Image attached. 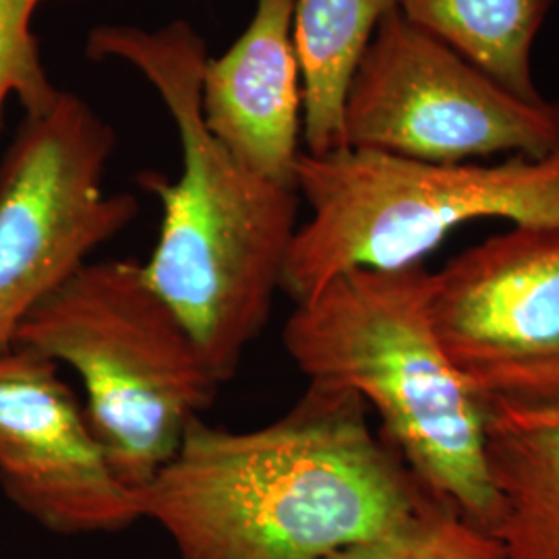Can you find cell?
<instances>
[{
    "label": "cell",
    "instance_id": "1",
    "mask_svg": "<svg viewBox=\"0 0 559 559\" xmlns=\"http://www.w3.org/2000/svg\"><path fill=\"white\" fill-rule=\"evenodd\" d=\"M135 496L141 520L160 526L179 559H328L431 500L373 433L367 404L316 383L258 429L193 420Z\"/></svg>",
    "mask_w": 559,
    "mask_h": 559
},
{
    "label": "cell",
    "instance_id": "2",
    "mask_svg": "<svg viewBox=\"0 0 559 559\" xmlns=\"http://www.w3.org/2000/svg\"><path fill=\"white\" fill-rule=\"evenodd\" d=\"M85 55L135 67L177 124L179 179L140 175L141 189L162 203L158 242L141 267L224 385L260 338L282 290L299 228V191L240 166L203 124L201 75L210 57L191 23L102 25L90 32Z\"/></svg>",
    "mask_w": 559,
    "mask_h": 559
},
{
    "label": "cell",
    "instance_id": "3",
    "mask_svg": "<svg viewBox=\"0 0 559 559\" xmlns=\"http://www.w3.org/2000/svg\"><path fill=\"white\" fill-rule=\"evenodd\" d=\"M425 261L350 270L297 302L284 350L307 383L357 394L433 500L493 531L500 500L485 454V400L448 359Z\"/></svg>",
    "mask_w": 559,
    "mask_h": 559
},
{
    "label": "cell",
    "instance_id": "4",
    "mask_svg": "<svg viewBox=\"0 0 559 559\" xmlns=\"http://www.w3.org/2000/svg\"><path fill=\"white\" fill-rule=\"evenodd\" d=\"M295 185L311 210L282 278L295 305L350 270L423 263L468 222L559 228V145L543 158L493 164H433L357 147L302 152Z\"/></svg>",
    "mask_w": 559,
    "mask_h": 559
},
{
    "label": "cell",
    "instance_id": "5",
    "mask_svg": "<svg viewBox=\"0 0 559 559\" xmlns=\"http://www.w3.org/2000/svg\"><path fill=\"white\" fill-rule=\"evenodd\" d=\"M15 346L80 376L87 420L133 493L177 454L222 385L135 260L87 261L23 320Z\"/></svg>",
    "mask_w": 559,
    "mask_h": 559
},
{
    "label": "cell",
    "instance_id": "6",
    "mask_svg": "<svg viewBox=\"0 0 559 559\" xmlns=\"http://www.w3.org/2000/svg\"><path fill=\"white\" fill-rule=\"evenodd\" d=\"M344 147L433 162L543 158L559 102L524 100L402 11L381 21L348 85Z\"/></svg>",
    "mask_w": 559,
    "mask_h": 559
},
{
    "label": "cell",
    "instance_id": "7",
    "mask_svg": "<svg viewBox=\"0 0 559 559\" xmlns=\"http://www.w3.org/2000/svg\"><path fill=\"white\" fill-rule=\"evenodd\" d=\"M115 129L78 94L25 117L0 158V353L23 320L140 214L131 193H106Z\"/></svg>",
    "mask_w": 559,
    "mask_h": 559
},
{
    "label": "cell",
    "instance_id": "8",
    "mask_svg": "<svg viewBox=\"0 0 559 559\" xmlns=\"http://www.w3.org/2000/svg\"><path fill=\"white\" fill-rule=\"evenodd\" d=\"M448 359L489 396L559 394V228L512 226L433 272Z\"/></svg>",
    "mask_w": 559,
    "mask_h": 559
},
{
    "label": "cell",
    "instance_id": "9",
    "mask_svg": "<svg viewBox=\"0 0 559 559\" xmlns=\"http://www.w3.org/2000/svg\"><path fill=\"white\" fill-rule=\"evenodd\" d=\"M0 489L60 537L120 533L141 520L59 365L23 346L0 353Z\"/></svg>",
    "mask_w": 559,
    "mask_h": 559
},
{
    "label": "cell",
    "instance_id": "10",
    "mask_svg": "<svg viewBox=\"0 0 559 559\" xmlns=\"http://www.w3.org/2000/svg\"><path fill=\"white\" fill-rule=\"evenodd\" d=\"M297 0H255L245 32L201 75V119L222 147L263 179L295 185L302 140Z\"/></svg>",
    "mask_w": 559,
    "mask_h": 559
},
{
    "label": "cell",
    "instance_id": "11",
    "mask_svg": "<svg viewBox=\"0 0 559 559\" xmlns=\"http://www.w3.org/2000/svg\"><path fill=\"white\" fill-rule=\"evenodd\" d=\"M485 400V454L510 559H559V394Z\"/></svg>",
    "mask_w": 559,
    "mask_h": 559
},
{
    "label": "cell",
    "instance_id": "12",
    "mask_svg": "<svg viewBox=\"0 0 559 559\" xmlns=\"http://www.w3.org/2000/svg\"><path fill=\"white\" fill-rule=\"evenodd\" d=\"M402 0H297L295 48L302 75V143L323 156L344 147L342 112L355 69L381 21Z\"/></svg>",
    "mask_w": 559,
    "mask_h": 559
},
{
    "label": "cell",
    "instance_id": "13",
    "mask_svg": "<svg viewBox=\"0 0 559 559\" xmlns=\"http://www.w3.org/2000/svg\"><path fill=\"white\" fill-rule=\"evenodd\" d=\"M558 0H402L400 11L524 100H543L533 48Z\"/></svg>",
    "mask_w": 559,
    "mask_h": 559
},
{
    "label": "cell",
    "instance_id": "14",
    "mask_svg": "<svg viewBox=\"0 0 559 559\" xmlns=\"http://www.w3.org/2000/svg\"><path fill=\"white\" fill-rule=\"evenodd\" d=\"M328 559H510L500 539L456 508L427 501L413 519L378 539Z\"/></svg>",
    "mask_w": 559,
    "mask_h": 559
},
{
    "label": "cell",
    "instance_id": "15",
    "mask_svg": "<svg viewBox=\"0 0 559 559\" xmlns=\"http://www.w3.org/2000/svg\"><path fill=\"white\" fill-rule=\"evenodd\" d=\"M46 0H0V129L2 108L11 96L25 117L48 112L60 92L44 69L40 41L32 32L36 9Z\"/></svg>",
    "mask_w": 559,
    "mask_h": 559
}]
</instances>
